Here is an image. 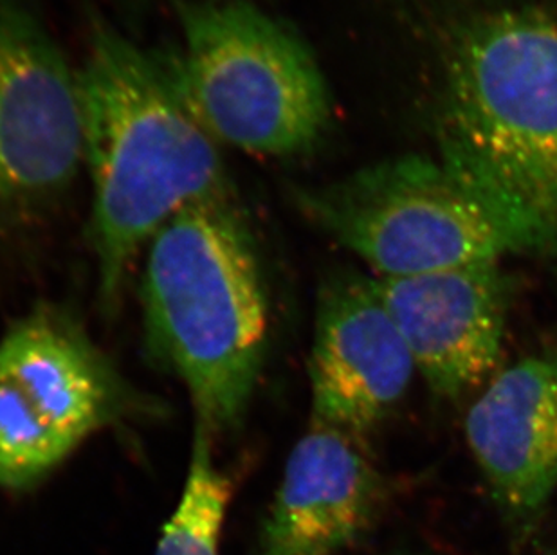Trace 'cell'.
<instances>
[{"label": "cell", "mask_w": 557, "mask_h": 555, "mask_svg": "<svg viewBox=\"0 0 557 555\" xmlns=\"http://www.w3.org/2000/svg\"><path fill=\"white\" fill-rule=\"evenodd\" d=\"M79 164L78 78L37 15L0 0V208L57 194Z\"/></svg>", "instance_id": "cell-7"}, {"label": "cell", "mask_w": 557, "mask_h": 555, "mask_svg": "<svg viewBox=\"0 0 557 555\" xmlns=\"http://www.w3.org/2000/svg\"><path fill=\"white\" fill-rule=\"evenodd\" d=\"M233 482L213 455V435L195 424L185 488L164 523L156 555H221Z\"/></svg>", "instance_id": "cell-12"}, {"label": "cell", "mask_w": 557, "mask_h": 555, "mask_svg": "<svg viewBox=\"0 0 557 555\" xmlns=\"http://www.w3.org/2000/svg\"><path fill=\"white\" fill-rule=\"evenodd\" d=\"M383 555H422L417 554V552H410V551H397V552H386V554Z\"/></svg>", "instance_id": "cell-14"}, {"label": "cell", "mask_w": 557, "mask_h": 555, "mask_svg": "<svg viewBox=\"0 0 557 555\" xmlns=\"http://www.w3.org/2000/svg\"><path fill=\"white\" fill-rule=\"evenodd\" d=\"M107 357L57 309H38L0 341V488L42 482L128 409Z\"/></svg>", "instance_id": "cell-6"}, {"label": "cell", "mask_w": 557, "mask_h": 555, "mask_svg": "<svg viewBox=\"0 0 557 555\" xmlns=\"http://www.w3.org/2000/svg\"><path fill=\"white\" fill-rule=\"evenodd\" d=\"M148 343L185 383L211 435L248 411L271 314L257 244L232 189L186 206L148 242L141 285Z\"/></svg>", "instance_id": "cell-3"}, {"label": "cell", "mask_w": 557, "mask_h": 555, "mask_svg": "<svg viewBox=\"0 0 557 555\" xmlns=\"http://www.w3.org/2000/svg\"><path fill=\"white\" fill-rule=\"evenodd\" d=\"M416 373L377 280L359 273L326 280L310 346V422L369 441L405 400Z\"/></svg>", "instance_id": "cell-8"}, {"label": "cell", "mask_w": 557, "mask_h": 555, "mask_svg": "<svg viewBox=\"0 0 557 555\" xmlns=\"http://www.w3.org/2000/svg\"><path fill=\"white\" fill-rule=\"evenodd\" d=\"M78 78L101 298L114 305L137 252L197 200L230 189L216 141L169 67L96 22Z\"/></svg>", "instance_id": "cell-2"}, {"label": "cell", "mask_w": 557, "mask_h": 555, "mask_svg": "<svg viewBox=\"0 0 557 555\" xmlns=\"http://www.w3.org/2000/svg\"><path fill=\"white\" fill-rule=\"evenodd\" d=\"M375 280L433 395L457 400L495 375L512 304L502 262Z\"/></svg>", "instance_id": "cell-10"}, {"label": "cell", "mask_w": 557, "mask_h": 555, "mask_svg": "<svg viewBox=\"0 0 557 555\" xmlns=\"http://www.w3.org/2000/svg\"><path fill=\"white\" fill-rule=\"evenodd\" d=\"M463 430L510 543L525 546L557 493V343L498 370Z\"/></svg>", "instance_id": "cell-9"}, {"label": "cell", "mask_w": 557, "mask_h": 555, "mask_svg": "<svg viewBox=\"0 0 557 555\" xmlns=\"http://www.w3.org/2000/svg\"><path fill=\"white\" fill-rule=\"evenodd\" d=\"M389 494L364 439L310 422L285 461L260 555H339L379 523Z\"/></svg>", "instance_id": "cell-11"}, {"label": "cell", "mask_w": 557, "mask_h": 555, "mask_svg": "<svg viewBox=\"0 0 557 555\" xmlns=\"http://www.w3.org/2000/svg\"><path fill=\"white\" fill-rule=\"evenodd\" d=\"M177 5L183 53L169 69L205 131L263 158L314 150L331 128V92L298 33L244 0Z\"/></svg>", "instance_id": "cell-4"}, {"label": "cell", "mask_w": 557, "mask_h": 555, "mask_svg": "<svg viewBox=\"0 0 557 555\" xmlns=\"http://www.w3.org/2000/svg\"><path fill=\"white\" fill-rule=\"evenodd\" d=\"M307 221L377 278L504 262L521 255L493 208L436 156H400L295 192Z\"/></svg>", "instance_id": "cell-5"}, {"label": "cell", "mask_w": 557, "mask_h": 555, "mask_svg": "<svg viewBox=\"0 0 557 555\" xmlns=\"http://www.w3.org/2000/svg\"><path fill=\"white\" fill-rule=\"evenodd\" d=\"M436 158L515 235L521 255L557 260V13L482 11L442 63Z\"/></svg>", "instance_id": "cell-1"}, {"label": "cell", "mask_w": 557, "mask_h": 555, "mask_svg": "<svg viewBox=\"0 0 557 555\" xmlns=\"http://www.w3.org/2000/svg\"><path fill=\"white\" fill-rule=\"evenodd\" d=\"M540 555H557V541H554L553 545L548 546L547 551H543Z\"/></svg>", "instance_id": "cell-13"}]
</instances>
